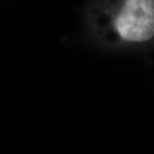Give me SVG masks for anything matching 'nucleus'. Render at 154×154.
Wrapping results in <instances>:
<instances>
[{
	"label": "nucleus",
	"mask_w": 154,
	"mask_h": 154,
	"mask_svg": "<svg viewBox=\"0 0 154 154\" xmlns=\"http://www.w3.org/2000/svg\"><path fill=\"white\" fill-rule=\"evenodd\" d=\"M122 38L142 42L154 36V0H126L116 20Z\"/></svg>",
	"instance_id": "obj_1"
}]
</instances>
